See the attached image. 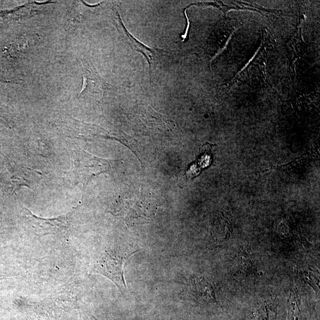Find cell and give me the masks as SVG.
Segmentation results:
<instances>
[{"label":"cell","instance_id":"6da1fadb","mask_svg":"<svg viewBox=\"0 0 320 320\" xmlns=\"http://www.w3.org/2000/svg\"><path fill=\"white\" fill-rule=\"evenodd\" d=\"M137 252L130 246L109 247L97 258L93 272L112 280L122 293H124L127 289L124 278L125 264L128 258Z\"/></svg>","mask_w":320,"mask_h":320},{"label":"cell","instance_id":"7a4b0ae2","mask_svg":"<svg viewBox=\"0 0 320 320\" xmlns=\"http://www.w3.org/2000/svg\"><path fill=\"white\" fill-rule=\"evenodd\" d=\"M278 302L276 299H263L253 306L246 320H277Z\"/></svg>","mask_w":320,"mask_h":320},{"label":"cell","instance_id":"3957f363","mask_svg":"<svg viewBox=\"0 0 320 320\" xmlns=\"http://www.w3.org/2000/svg\"><path fill=\"white\" fill-rule=\"evenodd\" d=\"M190 288L197 299L207 304L219 306L211 283L204 277H196L191 280Z\"/></svg>","mask_w":320,"mask_h":320},{"label":"cell","instance_id":"277c9868","mask_svg":"<svg viewBox=\"0 0 320 320\" xmlns=\"http://www.w3.org/2000/svg\"><path fill=\"white\" fill-rule=\"evenodd\" d=\"M116 13L117 21H118L117 22H118L119 30H120L122 34L126 37L128 43L130 44V45L131 46L132 49L135 50L136 51L142 53V54L144 55L145 58H146V60L148 61L149 64V74L150 78H151V69L153 60V55L155 54V52L156 51H155V49H150L149 47L145 46L144 44L141 43L140 42L136 40V39L133 37L129 32H128L126 27H125L123 22H122L121 16H119L118 13Z\"/></svg>","mask_w":320,"mask_h":320},{"label":"cell","instance_id":"5b68a950","mask_svg":"<svg viewBox=\"0 0 320 320\" xmlns=\"http://www.w3.org/2000/svg\"><path fill=\"white\" fill-rule=\"evenodd\" d=\"M237 264L239 269L243 272H247L249 269L252 268L253 263L247 256L241 255L240 257L237 258Z\"/></svg>","mask_w":320,"mask_h":320},{"label":"cell","instance_id":"8992f818","mask_svg":"<svg viewBox=\"0 0 320 320\" xmlns=\"http://www.w3.org/2000/svg\"><path fill=\"white\" fill-rule=\"evenodd\" d=\"M299 273L300 275L305 280H307L309 284L312 286V287H318L317 283H318V278L315 276L314 272L304 270V271H299Z\"/></svg>","mask_w":320,"mask_h":320},{"label":"cell","instance_id":"52a82bcc","mask_svg":"<svg viewBox=\"0 0 320 320\" xmlns=\"http://www.w3.org/2000/svg\"><path fill=\"white\" fill-rule=\"evenodd\" d=\"M184 13L185 14V16L186 17V18H187L188 24L187 28H186V30L185 34L183 35L182 36L183 41H186V40H187V39L188 38L189 27H190V21H189L188 17V15H187V13H186V9L185 10V12Z\"/></svg>","mask_w":320,"mask_h":320},{"label":"cell","instance_id":"ba28073f","mask_svg":"<svg viewBox=\"0 0 320 320\" xmlns=\"http://www.w3.org/2000/svg\"><path fill=\"white\" fill-rule=\"evenodd\" d=\"M95 320H97L95 319Z\"/></svg>","mask_w":320,"mask_h":320}]
</instances>
